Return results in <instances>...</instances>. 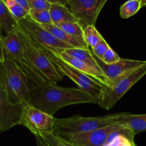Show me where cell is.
<instances>
[{"label":"cell","mask_w":146,"mask_h":146,"mask_svg":"<svg viewBox=\"0 0 146 146\" xmlns=\"http://www.w3.org/2000/svg\"><path fill=\"white\" fill-rule=\"evenodd\" d=\"M80 103H97L95 98L81 89L42 85L31 90L29 104L51 116L60 108Z\"/></svg>","instance_id":"cell-1"},{"label":"cell","mask_w":146,"mask_h":146,"mask_svg":"<svg viewBox=\"0 0 146 146\" xmlns=\"http://www.w3.org/2000/svg\"><path fill=\"white\" fill-rule=\"evenodd\" d=\"M19 32L24 42V57L33 68L42 85L57 84L62 80L64 75L56 67L45 50L24 32Z\"/></svg>","instance_id":"cell-2"},{"label":"cell","mask_w":146,"mask_h":146,"mask_svg":"<svg viewBox=\"0 0 146 146\" xmlns=\"http://www.w3.org/2000/svg\"><path fill=\"white\" fill-rule=\"evenodd\" d=\"M4 80L9 100L23 106L29 103L32 83L14 60L6 59L2 64Z\"/></svg>","instance_id":"cell-3"},{"label":"cell","mask_w":146,"mask_h":146,"mask_svg":"<svg viewBox=\"0 0 146 146\" xmlns=\"http://www.w3.org/2000/svg\"><path fill=\"white\" fill-rule=\"evenodd\" d=\"M145 75L146 64H145L119 80L113 86H103L97 103L103 109L111 110L120 98Z\"/></svg>","instance_id":"cell-4"},{"label":"cell","mask_w":146,"mask_h":146,"mask_svg":"<svg viewBox=\"0 0 146 146\" xmlns=\"http://www.w3.org/2000/svg\"><path fill=\"white\" fill-rule=\"evenodd\" d=\"M110 125H115L113 123V115L102 117L75 115L68 118H56L54 133L57 134L84 133Z\"/></svg>","instance_id":"cell-5"},{"label":"cell","mask_w":146,"mask_h":146,"mask_svg":"<svg viewBox=\"0 0 146 146\" xmlns=\"http://www.w3.org/2000/svg\"><path fill=\"white\" fill-rule=\"evenodd\" d=\"M17 22L19 30L46 50L58 52L72 47L69 44L57 40L40 24L35 22L29 15Z\"/></svg>","instance_id":"cell-6"},{"label":"cell","mask_w":146,"mask_h":146,"mask_svg":"<svg viewBox=\"0 0 146 146\" xmlns=\"http://www.w3.org/2000/svg\"><path fill=\"white\" fill-rule=\"evenodd\" d=\"M43 49L45 50L49 57L51 58L53 62L54 63L56 67L59 69V70L62 73L64 76H67L73 82H75L80 89L92 95L93 98H95L97 100V102H98L100 95L102 92L103 85H101L99 82L95 80L91 77L85 75L82 72L79 71L77 69L69 65L68 64L64 62L61 59L59 58L52 51L46 50L44 48Z\"/></svg>","instance_id":"cell-7"},{"label":"cell","mask_w":146,"mask_h":146,"mask_svg":"<svg viewBox=\"0 0 146 146\" xmlns=\"http://www.w3.org/2000/svg\"><path fill=\"white\" fill-rule=\"evenodd\" d=\"M56 118L37 109L31 104L22 106L20 125L29 129L35 135H44L54 132Z\"/></svg>","instance_id":"cell-8"},{"label":"cell","mask_w":146,"mask_h":146,"mask_svg":"<svg viewBox=\"0 0 146 146\" xmlns=\"http://www.w3.org/2000/svg\"><path fill=\"white\" fill-rule=\"evenodd\" d=\"M22 105L13 104L9 100L2 64H0V133L20 125Z\"/></svg>","instance_id":"cell-9"},{"label":"cell","mask_w":146,"mask_h":146,"mask_svg":"<svg viewBox=\"0 0 146 146\" xmlns=\"http://www.w3.org/2000/svg\"><path fill=\"white\" fill-rule=\"evenodd\" d=\"M120 126L121 125H110L84 133L57 135L75 146H104L111 133Z\"/></svg>","instance_id":"cell-10"},{"label":"cell","mask_w":146,"mask_h":146,"mask_svg":"<svg viewBox=\"0 0 146 146\" xmlns=\"http://www.w3.org/2000/svg\"><path fill=\"white\" fill-rule=\"evenodd\" d=\"M108 0H67L70 10L82 27L95 25L99 14Z\"/></svg>","instance_id":"cell-11"},{"label":"cell","mask_w":146,"mask_h":146,"mask_svg":"<svg viewBox=\"0 0 146 146\" xmlns=\"http://www.w3.org/2000/svg\"><path fill=\"white\" fill-rule=\"evenodd\" d=\"M94 56L98 65L111 83V86H113L121 78H124L137 69L146 64V61L123 58H120L118 61L113 64H107L104 63L100 59L97 57L95 55Z\"/></svg>","instance_id":"cell-12"},{"label":"cell","mask_w":146,"mask_h":146,"mask_svg":"<svg viewBox=\"0 0 146 146\" xmlns=\"http://www.w3.org/2000/svg\"><path fill=\"white\" fill-rule=\"evenodd\" d=\"M2 43L6 59L18 62L23 58L25 50L24 42L19 29L16 32L6 34L3 36Z\"/></svg>","instance_id":"cell-13"},{"label":"cell","mask_w":146,"mask_h":146,"mask_svg":"<svg viewBox=\"0 0 146 146\" xmlns=\"http://www.w3.org/2000/svg\"><path fill=\"white\" fill-rule=\"evenodd\" d=\"M50 51H51V50H50ZM52 52L53 53H54L59 58H60L62 60H63L64 62L68 64L69 65H70L71 67L77 69V70H79V71L82 72H83L85 75L92 78L93 79H95V80L99 82L100 83L101 85H103V86H111V83H110V80H108V78H107L105 75H101V74L98 73L97 72H95V70H92L91 67H90L89 66L87 65L85 63H84L83 62H82L81 60H78L76 57L67 54V53H65L64 52H63V50L62 51L58 52H54L53 51Z\"/></svg>","instance_id":"cell-14"},{"label":"cell","mask_w":146,"mask_h":146,"mask_svg":"<svg viewBox=\"0 0 146 146\" xmlns=\"http://www.w3.org/2000/svg\"><path fill=\"white\" fill-rule=\"evenodd\" d=\"M113 124L121 125L132 130L135 135L146 131V114L134 115L127 113L113 115Z\"/></svg>","instance_id":"cell-15"},{"label":"cell","mask_w":146,"mask_h":146,"mask_svg":"<svg viewBox=\"0 0 146 146\" xmlns=\"http://www.w3.org/2000/svg\"><path fill=\"white\" fill-rule=\"evenodd\" d=\"M40 25L42 26L50 33H51L53 36H55L57 40L69 44L72 47H75V48H89L82 37H79V36H75L70 35V34L63 31L62 29H60V27L56 26L54 24Z\"/></svg>","instance_id":"cell-16"},{"label":"cell","mask_w":146,"mask_h":146,"mask_svg":"<svg viewBox=\"0 0 146 146\" xmlns=\"http://www.w3.org/2000/svg\"><path fill=\"white\" fill-rule=\"evenodd\" d=\"M134 136L131 130L121 125L120 128L111 133L104 146H136Z\"/></svg>","instance_id":"cell-17"},{"label":"cell","mask_w":146,"mask_h":146,"mask_svg":"<svg viewBox=\"0 0 146 146\" xmlns=\"http://www.w3.org/2000/svg\"><path fill=\"white\" fill-rule=\"evenodd\" d=\"M67 54L76 57L78 60H81L84 63L89 66L90 67L95 70L99 74L104 75L103 72L100 69V66L98 65L97 62L95 57L92 53L90 48H75V47H71V48H67L63 50Z\"/></svg>","instance_id":"cell-18"},{"label":"cell","mask_w":146,"mask_h":146,"mask_svg":"<svg viewBox=\"0 0 146 146\" xmlns=\"http://www.w3.org/2000/svg\"><path fill=\"white\" fill-rule=\"evenodd\" d=\"M52 22L55 25L62 22H78L75 15L72 13L67 5L60 4H51L49 9Z\"/></svg>","instance_id":"cell-19"},{"label":"cell","mask_w":146,"mask_h":146,"mask_svg":"<svg viewBox=\"0 0 146 146\" xmlns=\"http://www.w3.org/2000/svg\"><path fill=\"white\" fill-rule=\"evenodd\" d=\"M0 28L6 34L19 29L17 22L12 17L3 0H0Z\"/></svg>","instance_id":"cell-20"},{"label":"cell","mask_w":146,"mask_h":146,"mask_svg":"<svg viewBox=\"0 0 146 146\" xmlns=\"http://www.w3.org/2000/svg\"><path fill=\"white\" fill-rule=\"evenodd\" d=\"M82 37L87 45L90 49L95 47L103 38L98 29H96L95 25H88L84 27Z\"/></svg>","instance_id":"cell-21"},{"label":"cell","mask_w":146,"mask_h":146,"mask_svg":"<svg viewBox=\"0 0 146 146\" xmlns=\"http://www.w3.org/2000/svg\"><path fill=\"white\" fill-rule=\"evenodd\" d=\"M141 8L140 0H127L120 8V15L123 19H127L135 15Z\"/></svg>","instance_id":"cell-22"},{"label":"cell","mask_w":146,"mask_h":146,"mask_svg":"<svg viewBox=\"0 0 146 146\" xmlns=\"http://www.w3.org/2000/svg\"><path fill=\"white\" fill-rule=\"evenodd\" d=\"M29 15L35 22L40 25L52 24L48 9H30L29 11Z\"/></svg>","instance_id":"cell-23"},{"label":"cell","mask_w":146,"mask_h":146,"mask_svg":"<svg viewBox=\"0 0 146 146\" xmlns=\"http://www.w3.org/2000/svg\"><path fill=\"white\" fill-rule=\"evenodd\" d=\"M3 2L10 13L12 14V17L17 21L29 15V12H27L19 4L17 3L15 0H3Z\"/></svg>","instance_id":"cell-24"},{"label":"cell","mask_w":146,"mask_h":146,"mask_svg":"<svg viewBox=\"0 0 146 146\" xmlns=\"http://www.w3.org/2000/svg\"><path fill=\"white\" fill-rule=\"evenodd\" d=\"M55 25L65 32L73 36L79 37L83 36V27L79 22H62L55 24Z\"/></svg>","instance_id":"cell-25"},{"label":"cell","mask_w":146,"mask_h":146,"mask_svg":"<svg viewBox=\"0 0 146 146\" xmlns=\"http://www.w3.org/2000/svg\"><path fill=\"white\" fill-rule=\"evenodd\" d=\"M41 136L48 146H70L64 139L55 133Z\"/></svg>","instance_id":"cell-26"},{"label":"cell","mask_w":146,"mask_h":146,"mask_svg":"<svg viewBox=\"0 0 146 146\" xmlns=\"http://www.w3.org/2000/svg\"><path fill=\"white\" fill-rule=\"evenodd\" d=\"M120 59V57L117 55V53L110 47L107 50V51L105 52V54H103V56L102 57V58L100 59L104 63L107 64H111L113 63L116 62L118 61Z\"/></svg>","instance_id":"cell-27"},{"label":"cell","mask_w":146,"mask_h":146,"mask_svg":"<svg viewBox=\"0 0 146 146\" xmlns=\"http://www.w3.org/2000/svg\"><path fill=\"white\" fill-rule=\"evenodd\" d=\"M109 47L110 46L109 44H108V42L105 41V39L102 38V40H100V42L95 47H94L93 48L91 49V50H92L94 55H95L99 59H101L102 56H103V54H105V52L107 51V50H108Z\"/></svg>","instance_id":"cell-28"},{"label":"cell","mask_w":146,"mask_h":146,"mask_svg":"<svg viewBox=\"0 0 146 146\" xmlns=\"http://www.w3.org/2000/svg\"><path fill=\"white\" fill-rule=\"evenodd\" d=\"M30 9H48L51 4L46 2L45 0H27Z\"/></svg>","instance_id":"cell-29"},{"label":"cell","mask_w":146,"mask_h":146,"mask_svg":"<svg viewBox=\"0 0 146 146\" xmlns=\"http://www.w3.org/2000/svg\"><path fill=\"white\" fill-rule=\"evenodd\" d=\"M2 39H3V36L2 35V34L0 33V64H2L6 60L5 50H4L3 47V43H2Z\"/></svg>","instance_id":"cell-30"},{"label":"cell","mask_w":146,"mask_h":146,"mask_svg":"<svg viewBox=\"0 0 146 146\" xmlns=\"http://www.w3.org/2000/svg\"><path fill=\"white\" fill-rule=\"evenodd\" d=\"M15 1L17 2V3L19 4V5H21L22 7L25 8L27 12H29L30 8H29V5H28V2L27 0H15Z\"/></svg>","instance_id":"cell-31"},{"label":"cell","mask_w":146,"mask_h":146,"mask_svg":"<svg viewBox=\"0 0 146 146\" xmlns=\"http://www.w3.org/2000/svg\"><path fill=\"white\" fill-rule=\"evenodd\" d=\"M35 137H36L37 146H48L41 135H35Z\"/></svg>","instance_id":"cell-32"},{"label":"cell","mask_w":146,"mask_h":146,"mask_svg":"<svg viewBox=\"0 0 146 146\" xmlns=\"http://www.w3.org/2000/svg\"><path fill=\"white\" fill-rule=\"evenodd\" d=\"M50 4H60L63 5H67V0H45Z\"/></svg>","instance_id":"cell-33"},{"label":"cell","mask_w":146,"mask_h":146,"mask_svg":"<svg viewBox=\"0 0 146 146\" xmlns=\"http://www.w3.org/2000/svg\"><path fill=\"white\" fill-rule=\"evenodd\" d=\"M140 5L141 7H146V0H140Z\"/></svg>","instance_id":"cell-34"},{"label":"cell","mask_w":146,"mask_h":146,"mask_svg":"<svg viewBox=\"0 0 146 146\" xmlns=\"http://www.w3.org/2000/svg\"><path fill=\"white\" fill-rule=\"evenodd\" d=\"M67 143H68V145L70 146H75V145H72V144H71V143H68V142H67Z\"/></svg>","instance_id":"cell-35"}]
</instances>
